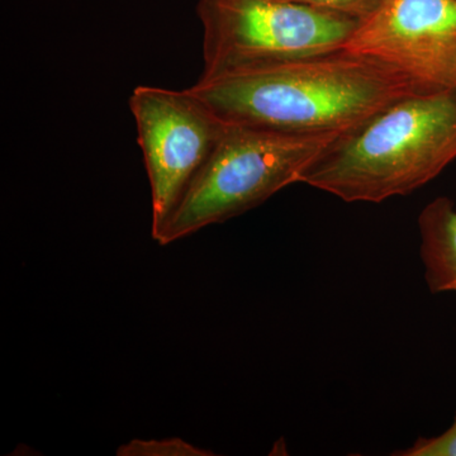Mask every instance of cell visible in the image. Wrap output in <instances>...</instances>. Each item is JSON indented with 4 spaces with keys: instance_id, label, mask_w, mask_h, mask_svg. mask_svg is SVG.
Masks as SVG:
<instances>
[{
    "instance_id": "5",
    "label": "cell",
    "mask_w": 456,
    "mask_h": 456,
    "mask_svg": "<svg viewBox=\"0 0 456 456\" xmlns=\"http://www.w3.org/2000/svg\"><path fill=\"white\" fill-rule=\"evenodd\" d=\"M130 110L151 187L155 239L220 142L227 123L189 89L136 86Z\"/></svg>"
},
{
    "instance_id": "11",
    "label": "cell",
    "mask_w": 456,
    "mask_h": 456,
    "mask_svg": "<svg viewBox=\"0 0 456 456\" xmlns=\"http://www.w3.org/2000/svg\"><path fill=\"white\" fill-rule=\"evenodd\" d=\"M454 92H455V94H456V89L454 90Z\"/></svg>"
},
{
    "instance_id": "1",
    "label": "cell",
    "mask_w": 456,
    "mask_h": 456,
    "mask_svg": "<svg viewBox=\"0 0 456 456\" xmlns=\"http://www.w3.org/2000/svg\"><path fill=\"white\" fill-rule=\"evenodd\" d=\"M227 125L288 134H341L410 95L395 71L345 50L202 77L189 88Z\"/></svg>"
},
{
    "instance_id": "8",
    "label": "cell",
    "mask_w": 456,
    "mask_h": 456,
    "mask_svg": "<svg viewBox=\"0 0 456 456\" xmlns=\"http://www.w3.org/2000/svg\"><path fill=\"white\" fill-rule=\"evenodd\" d=\"M203 450L180 439L161 441L134 440L118 449V455H149V456H197L207 455Z\"/></svg>"
},
{
    "instance_id": "6",
    "label": "cell",
    "mask_w": 456,
    "mask_h": 456,
    "mask_svg": "<svg viewBox=\"0 0 456 456\" xmlns=\"http://www.w3.org/2000/svg\"><path fill=\"white\" fill-rule=\"evenodd\" d=\"M342 50L371 60L428 94L456 89V0H382Z\"/></svg>"
},
{
    "instance_id": "7",
    "label": "cell",
    "mask_w": 456,
    "mask_h": 456,
    "mask_svg": "<svg viewBox=\"0 0 456 456\" xmlns=\"http://www.w3.org/2000/svg\"><path fill=\"white\" fill-rule=\"evenodd\" d=\"M419 230L425 279L432 293L456 292V207L439 197L422 209Z\"/></svg>"
},
{
    "instance_id": "10",
    "label": "cell",
    "mask_w": 456,
    "mask_h": 456,
    "mask_svg": "<svg viewBox=\"0 0 456 456\" xmlns=\"http://www.w3.org/2000/svg\"><path fill=\"white\" fill-rule=\"evenodd\" d=\"M399 456H456V415L448 430L439 436L419 439L411 448L395 452Z\"/></svg>"
},
{
    "instance_id": "2",
    "label": "cell",
    "mask_w": 456,
    "mask_h": 456,
    "mask_svg": "<svg viewBox=\"0 0 456 456\" xmlns=\"http://www.w3.org/2000/svg\"><path fill=\"white\" fill-rule=\"evenodd\" d=\"M455 159V92L410 95L336 134L301 183L344 202L380 203L424 187Z\"/></svg>"
},
{
    "instance_id": "9",
    "label": "cell",
    "mask_w": 456,
    "mask_h": 456,
    "mask_svg": "<svg viewBox=\"0 0 456 456\" xmlns=\"http://www.w3.org/2000/svg\"><path fill=\"white\" fill-rule=\"evenodd\" d=\"M305 7L320 9L362 22L379 7L382 0H288Z\"/></svg>"
},
{
    "instance_id": "4",
    "label": "cell",
    "mask_w": 456,
    "mask_h": 456,
    "mask_svg": "<svg viewBox=\"0 0 456 456\" xmlns=\"http://www.w3.org/2000/svg\"><path fill=\"white\" fill-rule=\"evenodd\" d=\"M202 77L340 50L359 20L288 0H198Z\"/></svg>"
},
{
    "instance_id": "3",
    "label": "cell",
    "mask_w": 456,
    "mask_h": 456,
    "mask_svg": "<svg viewBox=\"0 0 456 456\" xmlns=\"http://www.w3.org/2000/svg\"><path fill=\"white\" fill-rule=\"evenodd\" d=\"M338 134H299L227 125L154 240L169 245L250 211L301 183L305 167Z\"/></svg>"
}]
</instances>
